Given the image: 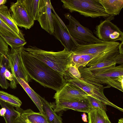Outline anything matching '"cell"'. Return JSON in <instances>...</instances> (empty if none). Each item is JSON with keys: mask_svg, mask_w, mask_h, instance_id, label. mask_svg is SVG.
<instances>
[{"mask_svg": "<svg viewBox=\"0 0 123 123\" xmlns=\"http://www.w3.org/2000/svg\"><path fill=\"white\" fill-rule=\"evenodd\" d=\"M21 55L24 64L30 77L42 86L57 92L66 83L62 75L31 56L23 49Z\"/></svg>", "mask_w": 123, "mask_h": 123, "instance_id": "1", "label": "cell"}, {"mask_svg": "<svg viewBox=\"0 0 123 123\" xmlns=\"http://www.w3.org/2000/svg\"><path fill=\"white\" fill-rule=\"evenodd\" d=\"M120 44L118 42L102 41L86 44H79L72 52L79 54H88L94 56L93 58L86 66L90 67L104 61H115L117 56L123 51L120 50Z\"/></svg>", "mask_w": 123, "mask_h": 123, "instance_id": "2", "label": "cell"}, {"mask_svg": "<svg viewBox=\"0 0 123 123\" xmlns=\"http://www.w3.org/2000/svg\"><path fill=\"white\" fill-rule=\"evenodd\" d=\"M23 49L31 56L44 63L49 66L62 75L66 74L71 65L72 52L65 48L58 52L46 51L35 46H29Z\"/></svg>", "mask_w": 123, "mask_h": 123, "instance_id": "3", "label": "cell"}, {"mask_svg": "<svg viewBox=\"0 0 123 123\" xmlns=\"http://www.w3.org/2000/svg\"><path fill=\"white\" fill-rule=\"evenodd\" d=\"M63 8L71 12H77L86 17H102L111 20L114 16L106 13L99 0H61Z\"/></svg>", "mask_w": 123, "mask_h": 123, "instance_id": "4", "label": "cell"}, {"mask_svg": "<svg viewBox=\"0 0 123 123\" xmlns=\"http://www.w3.org/2000/svg\"><path fill=\"white\" fill-rule=\"evenodd\" d=\"M81 78L95 83L106 84L123 92V64L94 75L81 74Z\"/></svg>", "mask_w": 123, "mask_h": 123, "instance_id": "5", "label": "cell"}, {"mask_svg": "<svg viewBox=\"0 0 123 123\" xmlns=\"http://www.w3.org/2000/svg\"><path fill=\"white\" fill-rule=\"evenodd\" d=\"M64 16L69 22V24L66 26L67 30L79 44H86L103 41L95 36L91 30L81 25L69 13L65 14Z\"/></svg>", "mask_w": 123, "mask_h": 123, "instance_id": "6", "label": "cell"}, {"mask_svg": "<svg viewBox=\"0 0 123 123\" xmlns=\"http://www.w3.org/2000/svg\"><path fill=\"white\" fill-rule=\"evenodd\" d=\"M24 46L15 48H11L7 56L9 65L12 74L13 75V79L10 82V88L15 89L18 83L17 78H21L28 82L30 80L23 61L21 53Z\"/></svg>", "mask_w": 123, "mask_h": 123, "instance_id": "7", "label": "cell"}, {"mask_svg": "<svg viewBox=\"0 0 123 123\" xmlns=\"http://www.w3.org/2000/svg\"><path fill=\"white\" fill-rule=\"evenodd\" d=\"M65 80L66 83L79 87L89 96L100 100L106 105L112 106L123 112L122 109L111 103L105 96L103 92L105 87L102 85L95 83L81 78H73Z\"/></svg>", "mask_w": 123, "mask_h": 123, "instance_id": "8", "label": "cell"}, {"mask_svg": "<svg viewBox=\"0 0 123 123\" xmlns=\"http://www.w3.org/2000/svg\"><path fill=\"white\" fill-rule=\"evenodd\" d=\"M110 19L101 20L96 25L94 33L99 39L103 41L123 42V33L120 29Z\"/></svg>", "mask_w": 123, "mask_h": 123, "instance_id": "9", "label": "cell"}, {"mask_svg": "<svg viewBox=\"0 0 123 123\" xmlns=\"http://www.w3.org/2000/svg\"><path fill=\"white\" fill-rule=\"evenodd\" d=\"M54 32L53 35L59 40L67 50L73 52L78 43L71 35L66 28L64 27L57 16L52 13Z\"/></svg>", "mask_w": 123, "mask_h": 123, "instance_id": "10", "label": "cell"}, {"mask_svg": "<svg viewBox=\"0 0 123 123\" xmlns=\"http://www.w3.org/2000/svg\"><path fill=\"white\" fill-rule=\"evenodd\" d=\"M89 96L79 87L73 84L66 83L56 92L53 98L55 101H74L81 100Z\"/></svg>", "mask_w": 123, "mask_h": 123, "instance_id": "11", "label": "cell"}, {"mask_svg": "<svg viewBox=\"0 0 123 123\" xmlns=\"http://www.w3.org/2000/svg\"><path fill=\"white\" fill-rule=\"evenodd\" d=\"M10 8L12 12V18L18 26L27 29L33 26L35 21L29 15L22 0H18L16 3H13Z\"/></svg>", "mask_w": 123, "mask_h": 123, "instance_id": "12", "label": "cell"}, {"mask_svg": "<svg viewBox=\"0 0 123 123\" xmlns=\"http://www.w3.org/2000/svg\"><path fill=\"white\" fill-rule=\"evenodd\" d=\"M52 8L50 0H40L37 21L42 28L50 35L54 32Z\"/></svg>", "mask_w": 123, "mask_h": 123, "instance_id": "13", "label": "cell"}, {"mask_svg": "<svg viewBox=\"0 0 123 123\" xmlns=\"http://www.w3.org/2000/svg\"><path fill=\"white\" fill-rule=\"evenodd\" d=\"M55 103L50 104L55 112L71 109L87 113L91 109L86 98L78 101H55Z\"/></svg>", "mask_w": 123, "mask_h": 123, "instance_id": "14", "label": "cell"}, {"mask_svg": "<svg viewBox=\"0 0 123 123\" xmlns=\"http://www.w3.org/2000/svg\"><path fill=\"white\" fill-rule=\"evenodd\" d=\"M116 64L115 61L108 60L98 63L88 68L85 66L80 67L78 69L80 74L94 75L115 67Z\"/></svg>", "mask_w": 123, "mask_h": 123, "instance_id": "15", "label": "cell"}, {"mask_svg": "<svg viewBox=\"0 0 123 123\" xmlns=\"http://www.w3.org/2000/svg\"><path fill=\"white\" fill-rule=\"evenodd\" d=\"M105 12L111 16L119 15L123 7V0H99Z\"/></svg>", "mask_w": 123, "mask_h": 123, "instance_id": "16", "label": "cell"}, {"mask_svg": "<svg viewBox=\"0 0 123 123\" xmlns=\"http://www.w3.org/2000/svg\"><path fill=\"white\" fill-rule=\"evenodd\" d=\"M0 18L21 37L24 38V34L12 18L7 7L4 5L0 6Z\"/></svg>", "mask_w": 123, "mask_h": 123, "instance_id": "17", "label": "cell"}, {"mask_svg": "<svg viewBox=\"0 0 123 123\" xmlns=\"http://www.w3.org/2000/svg\"><path fill=\"white\" fill-rule=\"evenodd\" d=\"M17 81L24 89L39 110L40 112L44 114L42 103L39 95L35 92L30 86L28 82L21 78H17Z\"/></svg>", "mask_w": 123, "mask_h": 123, "instance_id": "18", "label": "cell"}, {"mask_svg": "<svg viewBox=\"0 0 123 123\" xmlns=\"http://www.w3.org/2000/svg\"><path fill=\"white\" fill-rule=\"evenodd\" d=\"M43 112L49 123H62L61 118L52 109L50 104L39 95Z\"/></svg>", "mask_w": 123, "mask_h": 123, "instance_id": "19", "label": "cell"}, {"mask_svg": "<svg viewBox=\"0 0 123 123\" xmlns=\"http://www.w3.org/2000/svg\"><path fill=\"white\" fill-rule=\"evenodd\" d=\"M16 110L24 115L31 123H49L44 114L34 112L30 109L23 110L20 108Z\"/></svg>", "mask_w": 123, "mask_h": 123, "instance_id": "20", "label": "cell"}, {"mask_svg": "<svg viewBox=\"0 0 123 123\" xmlns=\"http://www.w3.org/2000/svg\"><path fill=\"white\" fill-rule=\"evenodd\" d=\"M29 15L34 21L38 18L40 0H22Z\"/></svg>", "mask_w": 123, "mask_h": 123, "instance_id": "21", "label": "cell"}, {"mask_svg": "<svg viewBox=\"0 0 123 123\" xmlns=\"http://www.w3.org/2000/svg\"><path fill=\"white\" fill-rule=\"evenodd\" d=\"M89 123H106V112L99 109L91 108L87 113Z\"/></svg>", "mask_w": 123, "mask_h": 123, "instance_id": "22", "label": "cell"}, {"mask_svg": "<svg viewBox=\"0 0 123 123\" xmlns=\"http://www.w3.org/2000/svg\"><path fill=\"white\" fill-rule=\"evenodd\" d=\"M0 105L2 107L6 109V112L3 117L6 123H15L20 113L15 110L11 105L0 99Z\"/></svg>", "mask_w": 123, "mask_h": 123, "instance_id": "23", "label": "cell"}, {"mask_svg": "<svg viewBox=\"0 0 123 123\" xmlns=\"http://www.w3.org/2000/svg\"><path fill=\"white\" fill-rule=\"evenodd\" d=\"M93 57L94 56L92 55L77 54L72 52L71 56V64L78 68L80 67L86 66Z\"/></svg>", "mask_w": 123, "mask_h": 123, "instance_id": "24", "label": "cell"}, {"mask_svg": "<svg viewBox=\"0 0 123 123\" xmlns=\"http://www.w3.org/2000/svg\"><path fill=\"white\" fill-rule=\"evenodd\" d=\"M6 69H10L9 62L7 56H4L0 66V86L3 89H7L10 86V84L4 76V73Z\"/></svg>", "mask_w": 123, "mask_h": 123, "instance_id": "25", "label": "cell"}, {"mask_svg": "<svg viewBox=\"0 0 123 123\" xmlns=\"http://www.w3.org/2000/svg\"><path fill=\"white\" fill-rule=\"evenodd\" d=\"M0 36L11 48L24 46L27 42L25 39L19 37H13L6 35L0 31Z\"/></svg>", "mask_w": 123, "mask_h": 123, "instance_id": "26", "label": "cell"}, {"mask_svg": "<svg viewBox=\"0 0 123 123\" xmlns=\"http://www.w3.org/2000/svg\"><path fill=\"white\" fill-rule=\"evenodd\" d=\"M0 99L16 108L20 107L22 104L18 97L3 91L0 90Z\"/></svg>", "mask_w": 123, "mask_h": 123, "instance_id": "27", "label": "cell"}, {"mask_svg": "<svg viewBox=\"0 0 123 123\" xmlns=\"http://www.w3.org/2000/svg\"><path fill=\"white\" fill-rule=\"evenodd\" d=\"M86 99L91 108L99 109L105 112L107 111L106 105L100 100L89 96Z\"/></svg>", "mask_w": 123, "mask_h": 123, "instance_id": "28", "label": "cell"}, {"mask_svg": "<svg viewBox=\"0 0 123 123\" xmlns=\"http://www.w3.org/2000/svg\"><path fill=\"white\" fill-rule=\"evenodd\" d=\"M0 31L5 35L13 37H19L25 39L21 37L10 28L0 18Z\"/></svg>", "mask_w": 123, "mask_h": 123, "instance_id": "29", "label": "cell"}, {"mask_svg": "<svg viewBox=\"0 0 123 123\" xmlns=\"http://www.w3.org/2000/svg\"><path fill=\"white\" fill-rule=\"evenodd\" d=\"M64 77L66 80L73 78L80 79L81 76L78 68L71 64L69 67Z\"/></svg>", "mask_w": 123, "mask_h": 123, "instance_id": "30", "label": "cell"}, {"mask_svg": "<svg viewBox=\"0 0 123 123\" xmlns=\"http://www.w3.org/2000/svg\"><path fill=\"white\" fill-rule=\"evenodd\" d=\"M10 51L8 45L0 36V53L7 57Z\"/></svg>", "mask_w": 123, "mask_h": 123, "instance_id": "31", "label": "cell"}, {"mask_svg": "<svg viewBox=\"0 0 123 123\" xmlns=\"http://www.w3.org/2000/svg\"><path fill=\"white\" fill-rule=\"evenodd\" d=\"M15 123H31L23 115L20 113V115L17 118Z\"/></svg>", "mask_w": 123, "mask_h": 123, "instance_id": "32", "label": "cell"}, {"mask_svg": "<svg viewBox=\"0 0 123 123\" xmlns=\"http://www.w3.org/2000/svg\"><path fill=\"white\" fill-rule=\"evenodd\" d=\"M4 76L6 79L12 81L13 79V75L9 71V69H6L4 73Z\"/></svg>", "mask_w": 123, "mask_h": 123, "instance_id": "33", "label": "cell"}, {"mask_svg": "<svg viewBox=\"0 0 123 123\" xmlns=\"http://www.w3.org/2000/svg\"><path fill=\"white\" fill-rule=\"evenodd\" d=\"M6 112V109L4 107H2L0 109V116L4 117Z\"/></svg>", "mask_w": 123, "mask_h": 123, "instance_id": "34", "label": "cell"}, {"mask_svg": "<svg viewBox=\"0 0 123 123\" xmlns=\"http://www.w3.org/2000/svg\"><path fill=\"white\" fill-rule=\"evenodd\" d=\"M82 115V119L83 121L85 122H87L86 115L85 113H84Z\"/></svg>", "mask_w": 123, "mask_h": 123, "instance_id": "35", "label": "cell"}, {"mask_svg": "<svg viewBox=\"0 0 123 123\" xmlns=\"http://www.w3.org/2000/svg\"><path fill=\"white\" fill-rule=\"evenodd\" d=\"M7 1L6 0H0V6L4 5L6 2Z\"/></svg>", "mask_w": 123, "mask_h": 123, "instance_id": "36", "label": "cell"}, {"mask_svg": "<svg viewBox=\"0 0 123 123\" xmlns=\"http://www.w3.org/2000/svg\"><path fill=\"white\" fill-rule=\"evenodd\" d=\"M4 56V55L0 53V66L2 63Z\"/></svg>", "mask_w": 123, "mask_h": 123, "instance_id": "37", "label": "cell"}, {"mask_svg": "<svg viewBox=\"0 0 123 123\" xmlns=\"http://www.w3.org/2000/svg\"><path fill=\"white\" fill-rule=\"evenodd\" d=\"M118 123H123V119L121 118L118 120Z\"/></svg>", "mask_w": 123, "mask_h": 123, "instance_id": "38", "label": "cell"}, {"mask_svg": "<svg viewBox=\"0 0 123 123\" xmlns=\"http://www.w3.org/2000/svg\"><path fill=\"white\" fill-rule=\"evenodd\" d=\"M106 123H111L108 117L106 119Z\"/></svg>", "mask_w": 123, "mask_h": 123, "instance_id": "39", "label": "cell"}]
</instances>
